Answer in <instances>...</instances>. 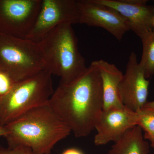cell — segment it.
<instances>
[{
    "mask_svg": "<svg viewBox=\"0 0 154 154\" xmlns=\"http://www.w3.org/2000/svg\"><path fill=\"white\" fill-rule=\"evenodd\" d=\"M48 103L76 137L90 134L103 110L102 81L98 69L91 63L74 81L60 83Z\"/></svg>",
    "mask_w": 154,
    "mask_h": 154,
    "instance_id": "6da1fadb",
    "label": "cell"
},
{
    "mask_svg": "<svg viewBox=\"0 0 154 154\" xmlns=\"http://www.w3.org/2000/svg\"><path fill=\"white\" fill-rule=\"evenodd\" d=\"M9 148L25 146L35 154H50L71 132L48 103L34 107L5 125Z\"/></svg>",
    "mask_w": 154,
    "mask_h": 154,
    "instance_id": "7a4b0ae2",
    "label": "cell"
},
{
    "mask_svg": "<svg viewBox=\"0 0 154 154\" xmlns=\"http://www.w3.org/2000/svg\"><path fill=\"white\" fill-rule=\"evenodd\" d=\"M72 25H59L38 42L44 57L45 69L67 84L86 71L85 60L79 50L78 40Z\"/></svg>",
    "mask_w": 154,
    "mask_h": 154,
    "instance_id": "3957f363",
    "label": "cell"
},
{
    "mask_svg": "<svg viewBox=\"0 0 154 154\" xmlns=\"http://www.w3.org/2000/svg\"><path fill=\"white\" fill-rule=\"evenodd\" d=\"M51 77L43 70L16 83L0 99V125L5 126L28 110L48 103L54 91Z\"/></svg>",
    "mask_w": 154,
    "mask_h": 154,
    "instance_id": "277c9868",
    "label": "cell"
},
{
    "mask_svg": "<svg viewBox=\"0 0 154 154\" xmlns=\"http://www.w3.org/2000/svg\"><path fill=\"white\" fill-rule=\"evenodd\" d=\"M45 69L44 57L38 43L0 33V69L15 82L28 79Z\"/></svg>",
    "mask_w": 154,
    "mask_h": 154,
    "instance_id": "5b68a950",
    "label": "cell"
},
{
    "mask_svg": "<svg viewBox=\"0 0 154 154\" xmlns=\"http://www.w3.org/2000/svg\"><path fill=\"white\" fill-rule=\"evenodd\" d=\"M42 0L0 1V33L26 38L32 30Z\"/></svg>",
    "mask_w": 154,
    "mask_h": 154,
    "instance_id": "8992f818",
    "label": "cell"
},
{
    "mask_svg": "<svg viewBox=\"0 0 154 154\" xmlns=\"http://www.w3.org/2000/svg\"><path fill=\"white\" fill-rule=\"evenodd\" d=\"M79 22V13L75 0H42L32 30L26 38L39 42L48 32L59 25Z\"/></svg>",
    "mask_w": 154,
    "mask_h": 154,
    "instance_id": "52a82bcc",
    "label": "cell"
},
{
    "mask_svg": "<svg viewBox=\"0 0 154 154\" xmlns=\"http://www.w3.org/2000/svg\"><path fill=\"white\" fill-rule=\"evenodd\" d=\"M77 2L80 24L103 28L119 41L130 30L126 20L114 9L94 0Z\"/></svg>",
    "mask_w": 154,
    "mask_h": 154,
    "instance_id": "ba28073f",
    "label": "cell"
},
{
    "mask_svg": "<svg viewBox=\"0 0 154 154\" xmlns=\"http://www.w3.org/2000/svg\"><path fill=\"white\" fill-rule=\"evenodd\" d=\"M138 114L125 106L102 110L95 129L94 137L96 146L115 142L128 130L137 125Z\"/></svg>",
    "mask_w": 154,
    "mask_h": 154,
    "instance_id": "9c48e42d",
    "label": "cell"
},
{
    "mask_svg": "<svg viewBox=\"0 0 154 154\" xmlns=\"http://www.w3.org/2000/svg\"><path fill=\"white\" fill-rule=\"evenodd\" d=\"M149 82L140 66L137 56L131 53L120 82L119 93L123 105L137 111L148 102Z\"/></svg>",
    "mask_w": 154,
    "mask_h": 154,
    "instance_id": "30bf717a",
    "label": "cell"
},
{
    "mask_svg": "<svg viewBox=\"0 0 154 154\" xmlns=\"http://www.w3.org/2000/svg\"><path fill=\"white\" fill-rule=\"evenodd\" d=\"M119 13L126 20L130 30L140 38L153 30L154 6L146 0H94Z\"/></svg>",
    "mask_w": 154,
    "mask_h": 154,
    "instance_id": "8fae6325",
    "label": "cell"
},
{
    "mask_svg": "<svg viewBox=\"0 0 154 154\" xmlns=\"http://www.w3.org/2000/svg\"><path fill=\"white\" fill-rule=\"evenodd\" d=\"M98 69L102 81L103 110L124 107L119 93L123 73L113 64L104 60L92 62Z\"/></svg>",
    "mask_w": 154,
    "mask_h": 154,
    "instance_id": "7c38bea8",
    "label": "cell"
},
{
    "mask_svg": "<svg viewBox=\"0 0 154 154\" xmlns=\"http://www.w3.org/2000/svg\"><path fill=\"white\" fill-rule=\"evenodd\" d=\"M138 125L128 130L114 142L108 154H149V145Z\"/></svg>",
    "mask_w": 154,
    "mask_h": 154,
    "instance_id": "4fadbf2b",
    "label": "cell"
},
{
    "mask_svg": "<svg viewBox=\"0 0 154 154\" xmlns=\"http://www.w3.org/2000/svg\"><path fill=\"white\" fill-rule=\"evenodd\" d=\"M143 45L140 66L147 79L154 75V33L149 32L140 38Z\"/></svg>",
    "mask_w": 154,
    "mask_h": 154,
    "instance_id": "5bb4252c",
    "label": "cell"
},
{
    "mask_svg": "<svg viewBox=\"0 0 154 154\" xmlns=\"http://www.w3.org/2000/svg\"><path fill=\"white\" fill-rule=\"evenodd\" d=\"M136 112L138 114L137 125L144 133L143 135H148L154 132V110L141 108Z\"/></svg>",
    "mask_w": 154,
    "mask_h": 154,
    "instance_id": "9a60e30c",
    "label": "cell"
},
{
    "mask_svg": "<svg viewBox=\"0 0 154 154\" xmlns=\"http://www.w3.org/2000/svg\"><path fill=\"white\" fill-rule=\"evenodd\" d=\"M17 83L8 73L0 69V99L8 94Z\"/></svg>",
    "mask_w": 154,
    "mask_h": 154,
    "instance_id": "2e32d148",
    "label": "cell"
},
{
    "mask_svg": "<svg viewBox=\"0 0 154 154\" xmlns=\"http://www.w3.org/2000/svg\"><path fill=\"white\" fill-rule=\"evenodd\" d=\"M0 154H35L29 148L19 146L15 148H7L0 146Z\"/></svg>",
    "mask_w": 154,
    "mask_h": 154,
    "instance_id": "e0dca14e",
    "label": "cell"
},
{
    "mask_svg": "<svg viewBox=\"0 0 154 154\" xmlns=\"http://www.w3.org/2000/svg\"><path fill=\"white\" fill-rule=\"evenodd\" d=\"M62 154H84L82 151L76 148H72L65 150Z\"/></svg>",
    "mask_w": 154,
    "mask_h": 154,
    "instance_id": "ac0fdd59",
    "label": "cell"
},
{
    "mask_svg": "<svg viewBox=\"0 0 154 154\" xmlns=\"http://www.w3.org/2000/svg\"><path fill=\"white\" fill-rule=\"evenodd\" d=\"M144 137L146 140H148L150 142V146L154 149V132L151 134L144 136Z\"/></svg>",
    "mask_w": 154,
    "mask_h": 154,
    "instance_id": "d6986e66",
    "label": "cell"
},
{
    "mask_svg": "<svg viewBox=\"0 0 154 154\" xmlns=\"http://www.w3.org/2000/svg\"><path fill=\"white\" fill-rule=\"evenodd\" d=\"M142 108H145L149 110H154V101L148 102Z\"/></svg>",
    "mask_w": 154,
    "mask_h": 154,
    "instance_id": "ffe728a7",
    "label": "cell"
},
{
    "mask_svg": "<svg viewBox=\"0 0 154 154\" xmlns=\"http://www.w3.org/2000/svg\"><path fill=\"white\" fill-rule=\"evenodd\" d=\"M6 134V131L5 126L0 125V137H5Z\"/></svg>",
    "mask_w": 154,
    "mask_h": 154,
    "instance_id": "44dd1931",
    "label": "cell"
},
{
    "mask_svg": "<svg viewBox=\"0 0 154 154\" xmlns=\"http://www.w3.org/2000/svg\"><path fill=\"white\" fill-rule=\"evenodd\" d=\"M152 28H153V32L154 33V17L153 19Z\"/></svg>",
    "mask_w": 154,
    "mask_h": 154,
    "instance_id": "7402d4cb",
    "label": "cell"
}]
</instances>
